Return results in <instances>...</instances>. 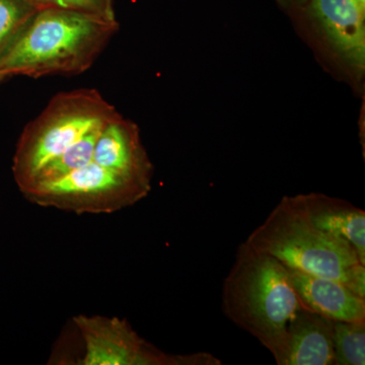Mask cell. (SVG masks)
I'll use <instances>...</instances> for the list:
<instances>
[{"mask_svg":"<svg viewBox=\"0 0 365 365\" xmlns=\"http://www.w3.org/2000/svg\"><path fill=\"white\" fill-rule=\"evenodd\" d=\"M222 307L225 316L256 338L276 364L285 365L288 326L300 309H307L287 266L242 242L223 280Z\"/></svg>","mask_w":365,"mask_h":365,"instance_id":"cell-1","label":"cell"},{"mask_svg":"<svg viewBox=\"0 0 365 365\" xmlns=\"http://www.w3.org/2000/svg\"><path fill=\"white\" fill-rule=\"evenodd\" d=\"M118 29L116 19L53 7L40 9L0 57V81L14 76L83 73Z\"/></svg>","mask_w":365,"mask_h":365,"instance_id":"cell-2","label":"cell"},{"mask_svg":"<svg viewBox=\"0 0 365 365\" xmlns=\"http://www.w3.org/2000/svg\"><path fill=\"white\" fill-rule=\"evenodd\" d=\"M292 270L330 278L365 297V265L349 242L314 227L299 196H284L245 241Z\"/></svg>","mask_w":365,"mask_h":365,"instance_id":"cell-3","label":"cell"},{"mask_svg":"<svg viewBox=\"0 0 365 365\" xmlns=\"http://www.w3.org/2000/svg\"><path fill=\"white\" fill-rule=\"evenodd\" d=\"M119 114L115 106L93 88L54 96L39 116L26 125L16 144L13 174L20 191L32 185L46 163Z\"/></svg>","mask_w":365,"mask_h":365,"instance_id":"cell-4","label":"cell"},{"mask_svg":"<svg viewBox=\"0 0 365 365\" xmlns=\"http://www.w3.org/2000/svg\"><path fill=\"white\" fill-rule=\"evenodd\" d=\"M300 39L334 79L364 97L365 14L353 0H302L285 9Z\"/></svg>","mask_w":365,"mask_h":365,"instance_id":"cell-5","label":"cell"},{"mask_svg":"<svg viewBox=\"0 0 365 365\" xmlns=\"http://www.w3.org/2000/svg\"><path fill=\"white\" fill-rule=\"evenodd\" d=\"M151 191V181L91 162L67 176L24 192L26 200L42 207L78 213H113L130 207Z\"/></svg>","mask_w":365,"mask_h":365,"instance_id":"cell-6","label":"cell"},{"mask_svg":"<svg viewBox=\"0 0 365 365\" xmlns=\"http://www.w3.org/2000/svg\"><path fill=\"white\" fill-rule=\"evenodd\" d=\"M74 325L85 344L81 365H222L207 352L170 354L138 335L128 322L79 314Z\"/></svg>","mask_w":365,"mask_h":365,"instance_id":"cell-7","label":"cell"},{"mask_svg":"<svg viewBox=\"0 0 365 365\" xmlns=\"http://www.w3.org/2000/svg\"><path fill=\"white\" fill-rule=\"evenodd\" d=\"M93 162L115 172L153 181V165L144 148L140 130L121 114L101 130Z\"/></svg>","mask_w":365,"mask_h":365,"instance_id":"cell-8","label":"cell"},{"mask_svg":"<svg viewBox=\"0 0 365 365\" xmlns=\"http://www.w3.org/2000/svg\"><path fill=\"white\" fill-rule=\"evenodd\" d=\"M288 269L295 292L307 309L332 321H365V297L338 281Z\"/></svg>","mask_w":365,"mask_h":365,"instance_id":"cell-9","label":"cell"},{"mask_svg":"<svg viewBox=\"0 0 365 365\" xmlns=\"http://www.w3.org/2000/svg\"><path fill=\"white\" fill-rule=\"evenodd\" d=\"M300 203L314 227L345 240L365 265V212L344 199L318 192L299 194Z\"/></svg>","mask_w":365,"mask_h":365,"instance_id":"cell-10","label":"cell"},{"mask_svg":"<svg viewBox=\"0 0 365 365\" xmlns=\"http://www.w3.org/2000/svg\"><path fill=\"white\" fill-rule=\"evenodd\" d=\"M333 326L332 319L300 309L288 326L285 365H335Z\"/></svg>","mask_w":365,"mask_h":365,"instance_id":"cell-11","label":"cell"},{"mask_svg":"<svg viewBox=\"0 0 365 365\" xmlns=\"http://www.w3.org/2000/svg\"><path fill=\"white\" fill-rule=\"evenodd\" d=\"M104 126L105 125H103V126L93 129L83 138L72 144L71 148H67L58 157L54 158L50 162L46 163L44 167L36 175L32 185L26 190L40 186V185L49 184V182L57 181V180L62 179V178L67 176L74 170L81 169L88 163L93 162L96 143H97L98 137ZM24 192H21V193H24Z\"/></svg>","mask_w":365,"mask_h":365,"instance_id":"cell-12","label":"cell"},{"mask_svg":"<svg viewBox=\"0 0 365 365\" xmlns=\"http://www.w3.org/2000/svg\"><path fill=\"white\" fill-rule=\"evenodd\" d=\"M335 365L365 364V321L334 322Z\"/></svg>","mask_w":365,"mask_h":365,"instance_id":"cell-13","label":"cell"},{"mask_svg":"<svg viewBox=\"0 0 365 365\" xmlns=\"http://www.w3.org/2000/svg\"><path fill=\"white\" fill-rule=\"evenodd\" d=\"M40 9L30 0H0V57Z\"/></svg>","mask_w":365,"mask_h":365,"instance_id":"cell-14","label":"cell"},{"mask_svg":"<svg viewBox=\"0 0 365 365\" xmlns=\"http://www.w3.org/2000/svg\"><path fill=\"white\" fill-rule=\"evenodd\" d=\"M39 9H63L81 13L97 14L107 19H116L113 0H30Z\"/></svg>","mask_w":365,"mask_h":365,"instance_id":"cell-15","label":"cell"},{"mask_svg":"<svg viewBox=\"0 0 365 365\" xmlns=\"http://www.w3.org/2000/svg\"><path fill=\"white\" fill-rule=\"evenodd\" d=\"M276 1H277L278 6H279L283 11H285L288 7L299 4L302 0H276ZM353 1L359 6L360 11L365 14V0H353Z\"/></svg>","mask_w":365,"mask_h":365,"instance_id":"cell-16","label":"cell"}]
</instances>
